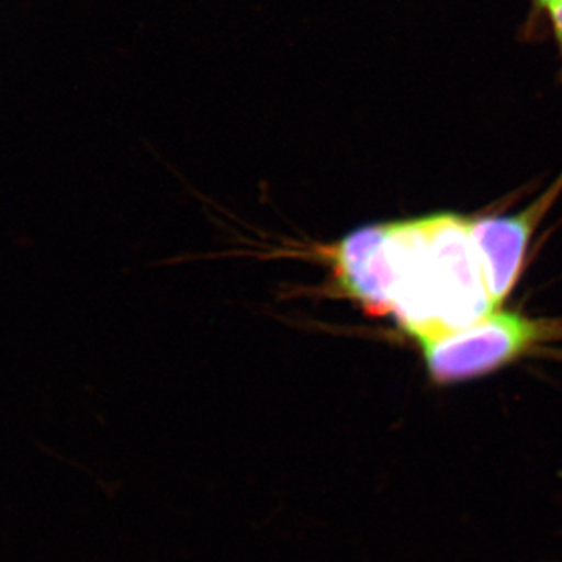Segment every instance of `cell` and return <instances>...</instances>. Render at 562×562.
<instances>
[{"label": "cell", "instance_id": "1", "mask_svg": "<svg viewBox=\"0 0 562 562\" xmlns=\"http://www.w3.org/2000/svg\"><path fill=\"white\" fill-rule=\"evenodd\" d=\"M314 257L341 297L391 316L417 342L441 338L497 310L469 221L441 213L355 228Z\"/></svg>", "mask_w": 562, "mask_h": 562}, {"label": "cell", "instance_id": "4", "mask_svg": "<svg viewBox=\"0 0 562 562\" xmlns=\"http://www.w3.org/2000/svg\"><path fill=\"white\" fill-rule=\"evenodd\" d=\"M550 14H552L553 31L554 35H557L558 44H560L562 55V3L552 7Z\"/></svg>", "mask_w": 562, "mask_h": 562}, {"label": "cell", "instance_id": "3", "mask_svg": "<svg viewBox=\"0 0 562 562\" xmlns=\"http://www.w3.org/2000/svg\"><path fill=\"white\" fill-rule=\"evenodd\" d=\"M561 191L562 173L541 198L519 213L469 221L472 243L495 306L508 297L519 280L532 233Z\"/></svg>", "mask_w": 562, "mask_h": 562}, {"label": "cell", "instance_id": "2", "mask_svg": "<svg viewBox=\"0 0 562 562\" xmlns=\"http://www.w3.org/2000/svg\"><path fill=\"white\" fill-rule=\"evenodd\" d=\"M546 327L517 313H491L460 331L420 342L436 383L465 382L503 368L546 338Z\"/></svg>", "mask_w": 562, "mask_h": 562}, {"label": "cell", "instance_id": "5", "mask_svg": "<svg viewBox=\"0 0 562 562\" xmlns=\"http://www.w3.org/2000/svg\"><path fill=\"white\" fill-rule=\"evenodd\" d=\"M541 7H547V9H552V7L558 5V3H562V0H536Z\"/></svg>", "mask_w": 562, "mask_h": 562}]
</instances>
